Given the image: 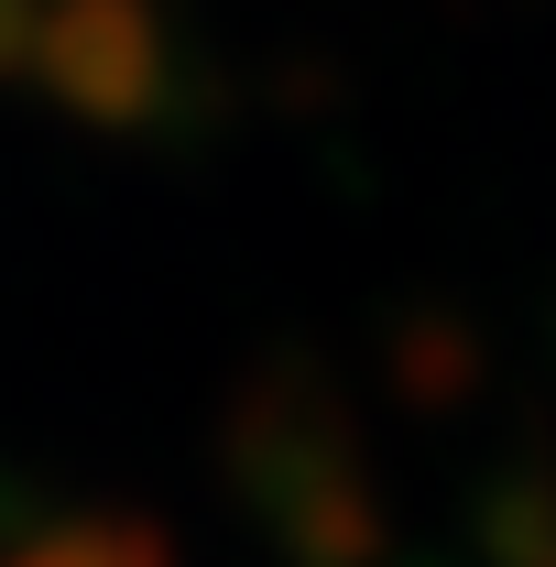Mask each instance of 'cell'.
<instances>
[{"label":"cell","mask_w":556,"mask_h":567,"mask_svg":"<svg viewBox=\"0 0 556 567\" xmlns=\"http://www.w3.org/2000/svg\"><path fill=\"white\" fill-rule=\"evenodd\" d=\"M33 55H44V76L66 87L76 110L132 121L153 99V76H164V33H153L142 0H55L44 33H33Z\"/></svg>","instance_id":"obj_1"},{"label":"cell","mask_w":556,"mask_h":567,"mask_svg":"<svg viewBox=\"0 0 556 567\" xmlns=\"http://www.w3.org/2000/svg\"><path fill=\"white\" fill-rule=\"evenodd\" d=\"M0 55H22V0H0Z\"/></svg>","instance_id":"obj_2"}]
</instances>
